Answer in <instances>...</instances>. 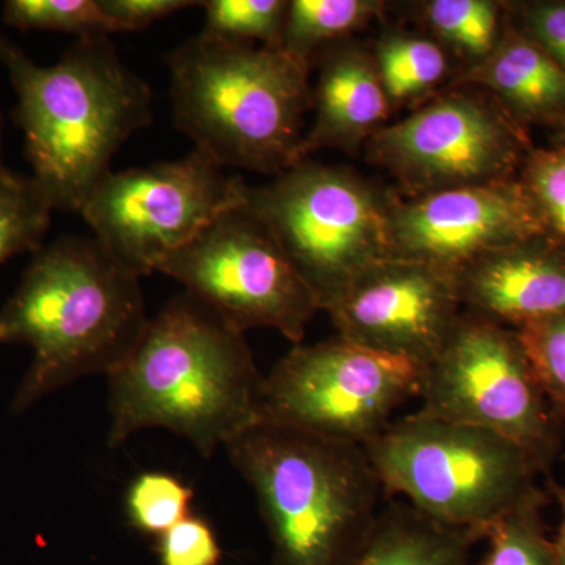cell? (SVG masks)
Returning <instances> with one entry per match:
<instances>
[{
  "instance_id": "e0dca14e",
  "label": "cell",
  "mask_w": 565,
  "mask_h": 565,
  "mask_svg": "<svg viewBox=\"0 0 565 565\" xmlns=\"http://www.w3.org/2000/svg\"><path fill=\"white\" fill-rule=\"evenodd\" d=\"M463 81L489 88L515 118L556 125L565 115V70L515 29Z\"/></svg>"
},
{
  "instance_id": "7402d4cb",
  "label": "cell",
  "mask_w": 565,
  "mask_h": 565,
  "mask_svg": "<svg viewBox=\"0 0 565 565\" xmlns=\"http://www.w3.org/2000/svg\"><path fill=\"white\" fill-rule=\"evenodd\" d=\"M375 66L388 99L404 102L444 77L446 57L434 41L390 36L379 46Z\"/></svg>"
},
{
  "instance_id": "44dd1931",
  "label": "cell",
  "mask_w": 565,
  "mask_h": 565,
  "mask_svg": "<svg viewBox=\"0 0 565 565\" xmlns=\"http://www.w3.org/2000/svg\"><path fill=\"white\" fill-rule=\"evenodd\" d=\"M546 494L539 487L490 526L489 550L479 565H556L553 539L546 533Z\"/></svg>"
},
{
  "instance_id": "f546056e",
  "label": "cell",
  "mask_w": 565,
  "mask_h": 565,
  "mask_svg": "<svg viewBox=\"0 0 565 565\" xmlns=\"http://www.w3.org/2000/svg\"><path fill=\"white\" fill-rule=\"evenodd\" d=\"M118 33L139 32L152 22L163 20L181 10L202 7L196 0H98Z\"/></svg>"
},
{
  "instance_id": "7c38bea8",
  "label": "cell",
  "mask_w": 565,
  "mask_h": 565,
  "mask_svg": "<svg viewBox=\"0 0 565 565\" xmlns=\"http://www.w3.org/2000/svg\"><path fill=\"white\" fill-rule=\"evenodd\" d=\"M370 150L401 184L427 195L512 180L533 148L508 109L467 93H449L379 129Z\"/></svg>"
},
{
  "instance_id": "83f0119b",
  "label": "cell",
  "mask_w": 565,
  "mask_h": 565,
  "mask_svg": "<svg viewBox=\"0 0 565 565\" xmlns=\"http://www.w3.org/2000/svg\"><path fill=\"white\" fill-rule=\"evenodd\" d=\"M523 185L535 204L545 234L565 247V147L531 150L522 167Z\"/></svg>"
},
{
  "instance_id": "2e32d148",
  "label": "cell",
  "mask_w": 565,
  "mask_h": 565,
  "mask_svg": "<svg viewBox=\"0 0 565 565\" xmlns=\"http://www.w3.org/2000/svg\"><path fill=\"white\" fill-rule=\"evenodd\" d=\"M377 66L355 51H334L322 63L316 110L310 131L305 132L300 159L321 148H345L377 132L390 110Z\"/></svg>"
},
{
  "instance_id": "ffe728a7",
  "label": "cell",
  "mask_w": 565,
  "mask_h": 565,
  "mask_svg": "<svg viewBox=\"0 0 565 565\" xmlns=\"http://www.w3.org/2000/svg\"><path fill=\"white\" fill-rule=\"evenodd\" d=\"M54 211L31 174L0 166V266L43 247Z\"/></svg>"
},
{
  "instance_id": "4dcf8cb0",
  "label": "cell",
  "mask_w": 565,
  "mask_h": 565,
  "mask_svg": "<svg viewBox=\"0 0 565 565\" xmlns=\"http://www.w3.org/2000/svg\"><path fill=\"white\" fill-rule=\"evenodd\" d=\"M523 33L565 70V3H539L522 13Z\"/></svg>"
},
{
  "instance_id": "ba28073f",
  "label": "cell",
  "mask_w": 565,
  "mask_h": 565,
  "mask_svg": "<svg viewBox=\"0 0 565 565\" xmlns=\"http://www.w3.org/2000/svg\"><path fill=\"white\" fill-rule=\"evenodd\" d=\"M419 397L424 414L508 438L542 473L559 452L563 419L539 384L515 330L481 316H460L444 351L427 366Z\"/></svg>"
},
{
  "instance_id": "9a60e30c",
  "label": "cell",
  "mask_w": 565,
  "mask_h": 565,
  "mask_svg": "<svg viewBox=\"0 0 565 565\" xmlns=\"http://www.w3.org/2000/svg\"><path fill=\"white\" fill-rule=\"evenodd\" d=\"M452 274L468 313L500 326L519 329L565 313V247L548 236L490 253Z\"/></svg>"
},
{
  "instance_id": "52a82bcc",
  "label": "cell",
  "mask_w": 565,
  "mask_h": 565,
  "mask_svg": "<svg viewBox=\"0 0 565 565\" xmlns=\"http://www.w3.org/2000/svg\"><path fill=\"white\" fill-rule=\"evenodd\" d=\"M244 200L267 223L321 311L377 264L397 258L388 204L351 172L305 159Z\"/></svg>"
},
{
  "instance_id": "3957f363",
  "label": "cell",
  "mask_w": 565,
  "mask_h": 565,
  "mask_svg": "<svg viewBox=\"0 0 565 565\" xmlns=\"http://www.w3.org/2000/svg\"><path fill=\"white\" fill-rule=\"evenodd\" d=\"M0 65L17 93L13 117L31 177L54 210L79 212L134 134L152 122V93L110 36L77 39L39 65L0 33Z\"/></svg>"
},
{
  "instance_id": "7a4b0ae2",
  "label": "cell",
  "mask_w": 565,
  "mask_h": 565,
  "mask_svg": "<svg viewBox=\"0 0 565 565\" xmlns=\"http://www.w3.org/2000/svg\"><path fill=\"white\" fill-rule=\"evenodd\" d=\"M140 278L93 236L65 234L32 253L0 310V343L32 351L13 414L131 355L150 322Z\"/></svg>"
},
{
  "instance_id": "603a6c76",
  "label": "cell",
  "mask_w": 565,
  "mask_h": 565,
  "mask_svg": "<svg viewBox=\"0 0 565 565\" xmlns=\"http://www.w3.org/2000/svg\"><path fill=\"white\" fill-rule=\"evenodd\" d=\"M2 21L18 31L70 33L76 40L118 33L98 0H7Z\"/></svg>"
},
{
  "instance_id": "6da1fadb",
  "label": "cell",
  "mask_w": 565,
  "mask_h": 565,
  "mask_svg": "<svg viewBox=\"0 0 565 565\" xmlns=\"http://www.w3.org/2000/svg\"><path fill=\"white\" fill-rule=\"evenodd\" d=\"M264 377L244 333L192 294H178L107 375L109 446L161 427L210 459L258 422Z\"/></svg>"
},
{
  "instance_id": "cb8c5ba5",
  "label": "cell",
  "mask_w": 565,
  "mask_h": 565,
  "mask_svg": "<svg viewBox=\"0 0 565 565\" xmlns=\"http://www.w3.org/2000/svg\"><path fill=\"white\" fill-rule=\"evenodd\" d=\"M289 2L285 0H206L202 32L210 39L280 47Z\"/></svg>"
},
{
  "instance_id": "836d02e7",
  "label": "cell",
  "mask_w": 565,
  "mask_h": 565,
  "mask_svg": "<svg viewBox=\"0 0 565 565\" xmlns=\"http://www.w3.org/2000/svg\"><path fill=\"white\" fill-rule=\"evenodd\" d=\"M557 128H559L561 134H563L564 137V147H565V115L563 118H561L559 121L556 122Z\"/></svg>"
},
{
  "instance_id": "9c48e42d",
  "label": "cell",
  "mask_w": 565,
  "mask_h": 565,
  "mask_svg": "<svg viewBox=\"0 0 565 565\" xmlns=\"http://www.w3.org/2000/svg\"><path fill=\"white\" fill-rule=\"evenodd\" d=\"M426 367L338 334L297 344L264 377L259 419L366 446L396 408L422 394Z\"/></svg>"
},
{
  "instance_id": "5bb4252c",
  "label": "cell",
  "mask_w": 565,
  "mask_h": 565,
  "mask_svg": "<svg viewBox=\"0 0 565 565\" xmlns=\"http://www.w3.org/2000/svg\"><path fill=\"white\" fill-rule=\"evenodd\" d=\"M397 258L456 273L482 256L546 236L522 181L467 185L390 207Z\"/></svg>"
},
{
  "instance_id": "d6986e66",
  "label": "cell",
  "mask_w": 565,
  "mask_h": 565,
  "mask_svg": "<svg viewBox=\"0 0 565 565\" xmlns=\"http://www.w3.org/2000/svg\"><path fill=\"white\" fill-rule=\"evenodd\" d=\"M379 9L381 3L367 0H292L286 11L280 47L310 66L319 47L360 28Z\"/></svg>"
},
{
  "instance_id": "484cf974",
  "label": "cell",
  "mask_w": 565,
  "mask_h": 565,
  "mask_svg": "<svg viewBox=\"0 0 565 565\" xmlns=\"http://www.w3.org/2000/svg\"><path fill=\"white\" fill-rule=\"evenodd\" d=\"M435 32L478 58H484L498 40V6L489 0H434L424 7Z\"/></svg>"
},
{
  "instance_id": "8992f818",
  "label": "cell",
  "mask_w": 565,
  "mask_h": 565,
  "mask_svg": "<svg viewBox=\"0 0 565 565\" xmlns=\"http://www.w3.org/2000/svg\"><path fill=\"white\" fill-rule=\"evenodd\" d=\"M363 449L386 497L404 498L434 522L484 539L542 473L508 438L422 411L390 423Z\"/></svg>"
},
{
  "instance_id": "5b68a950",
  "label": "cell",
  "mask_w": 565,
  "mask_h": 565,
  "mask_svg": "<svg viewBox=\"0 0 565 565\" xmlns=\"http://www.w3.org/2000/svg\"><path fill=\"white\" fill-rule=\"evenodd\" d=\"M252 487L275 565H353L382 486L363 446L258 419L225 446Z\"/></svg>"
},
{
  "instance_id": "30bf717a",
  "label": "cell",
  "mask_w": 565,
  "mask_h": 565,
  "mask_svg": "<svg viewBox=\"0 0 565 565\" xmlns=\"http://www.w3.org/2000/svg\"><path fill=\"white\" fill-rule=\"evenodd\" d=\"M158 273L221 316L239 333L273 329L302 343L319 308L280 243L243 202L223 211L191 243L172 253Z\"/></svg>"
},
{
  "instance_id": "277c9868",
  "label": "cell",
  "mask_w": 565,
  "mask_h": 565,
  "mask_svg": "<svg viewBox=\"0 0 565 565\" xmlns=\"http://www.w3.org/2000/svg\"><path fill=\"white\" fill-rule=\"evenodd\" d=\"M173 122L223 169L281 174L300 159L313 107L307 63L281 47L203 33L166 55Z\"/></svg>"
},
{
  "instance_id": "ac0fdd59",
  "label": "cell",
  "mask_w": 565,
  "mask_h": 565,
  "mask_svg": "<svg viewBox=\"0 0 565 565\" xmlns=\"http://www.w3.org/2000/svg\"><path fill=\"white\" fill-rule=\"evenodd\" d=\"M484 535L434 522L411 504L394 501L379 512L362 555L353 565H471Z\"/></svg>"
},
{
  "instance_id": "4316f807",
  "label": "cell",
  "mask_w": 565,
  "mask_h": 565,
  "mask_svg": "<svg viewBox=\"0 0 565 565\" xmlns=\"http://www.w3.org/2000/svg\"><path fill=\"white\" fill-rule=\"evenodd\" d=\"M539 384L565 419V313L523 323L515 329Z\"/></svg>"
},
{
  "instance_id": "1f68e13d",
  "label": "cell",
  "mask_w": 565,
  "mask_h": 565,
  "mask_svg": "<svg viewBox=\"0 0 565 565\" xmlns=\"http://www.w3.org/2000/svg\"><path fill=\"white\" fill-rule=\"evenodd\" d=\"M550 490H552V494L556 498L561 509L559 531H557L556 539H553L556 565H565V486L550 481Z\"/></svg>"
},
{
  "instance_id": "d6a6232c",
  "label": "cell",
  "mask_w": 565,
  "mask_h": 565,
  "mask_svg": "<svg viewBox=\"0 0 565 565\" xmlns=\"http://www.w3.org/2000/svg\"><path fill=\"white\" fill-rule=\"evenodd\" d=\"M3 150H6V117L0 109V166H3Z\"/></svg>"
},
{
  "instance_id": "8fae6325",
  "label": "cell",
  "mask_w": 565,
  "mask_h": 565,
  "mask_svg": "<svg viewBox=\"0 0 565 565\" xmlns=\"http://www.w3.org/2000/svg\"><path fill=\"white\" fill-rule=\"evenodd\" d=\"M244 185L192 150L177 161L107 173L81 215L118 263L145 277L158 273L223 211L243 202Z\"/></svg>"
},
{
  "instance_id": "f1b7e54d",
  "label": "cell",
  "mask_w": 565,
  "mask_h": 565,
  "mask_svg": "<svg viewBox=\"0 0 565 565\" xmlns=\"http://www.w3.org/2000/svg\"><path fill=\"white\" fill-rule=\"evenodd\" d=\"M162 565H217L222 550L210 523L188 515L159 539Z\"/></svg>"
},
{
  "instance_id": "d4e9b609",
  "label": "cell",
  "mask_w": 565,
  "mask_h": 565,
  "mask_svg": "<svg viewBox=\"0 0 565 565\" xmlns=\"http://www.w3.org/2000/svg\"><path fill=\"white\" fill-rule=\"evenodd\" d=\"M192 500L193 490L177 476L147 471L129 487L126 514L141 533L162 535L189 515Z\"/></svg>"
},
{
  "instance_id": "4fadbf2b",
  "label": "cell",
  "mask_w": 565,
  "mask_h": 565,
  "mask_svg": "<svg viewBox=\"0 0 565 565\" xmlns=\"http://www.w3.org/2000/svg\"><path fill=\"white\" fill-rule=\"evenodd\" d=\"M460 308L455 274L392 258L353 281L327 313L345 340L427 370L448 343Z\"/></svg>"
}]
</instances>
